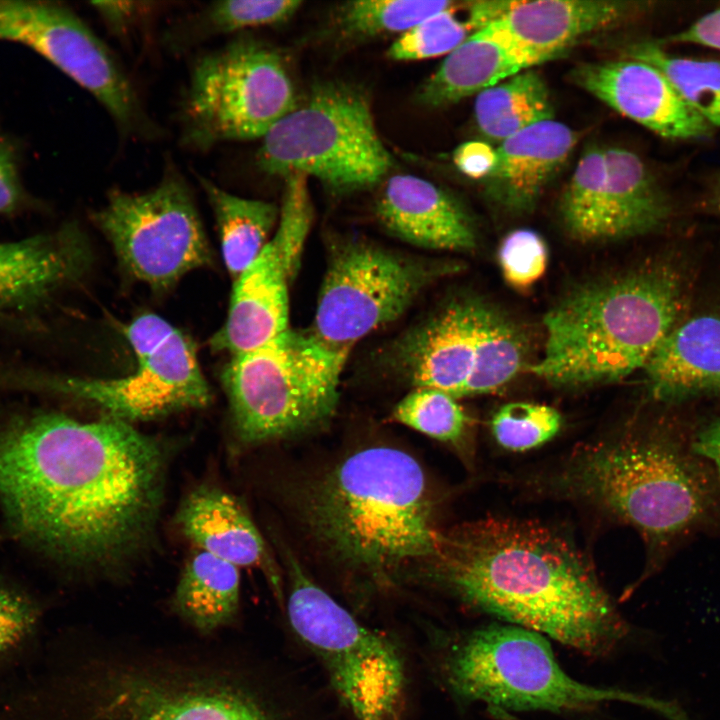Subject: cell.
Wrapping results in <instances>:
<instances>
[{
	"label": "cell",
	"mask_w": 720,
	"mask_h": 720,
	"mask_svg": "<svg viewBox=\"0 0 720 720\" xmlns=\"http://www.w3.org/2000/svg\"><path fill=\"white\" fill-rule=\"evenodd\" d=\"M167 461L160 440L114 418L26 416L0 429V504L25 540L113 574L151 544Z\"/></svg>",
	"instance_id": "cell-1"
},
{
	"label": "cell",
	"mask_w": 720,
	"mask_h": 720,
	"mask_svg": "<svg viewBox=\"0 0 720 720\" xmlns=\"http://www.w3.org/2000/svg\"><path fill=\"white\" fill-rule=\"evenodd\" d=\"M426 567L470 607L583 653H606L627 632L584 555L534 521L487 517L442 531Z\"/></svg>",
	"instance_id": "cell-2"
},
{
	"label": "cell",
	"mask_w": 720,
	"mask_h": 720,
	"mask_svg": "<svg viewBox=\"0 0 720 720\" xmlns=\"http://www.w3.org/2000/svg\"><path fill=\"white\" fill-rule=\"evenodd\" d=\"M298 511L329 560L379 586L426 566L442 532L423 468L386 445L358 449L314 476L302 486Z\"/></svg>",
	"instance_id": "cell-3"
},
{
	"label": "cell",
	"mask_w": 720,
	"mask_h": 720,
	"mask_svg": "<svg viewBox=\"0 0 720 720\" xmlns=\"http://www.w3.org/2000/svg\"><path fill=\"white\" fill-rule=\"evenodd\" d=\"M546 482L635 528L650 570L688 537L720 527L719 477L691 441L665 427L630 428L584 444Z\"/></svg>",
	"instance_id": "cell-4"
},
{
	"label": "cell",
	"mask_w": 720,
	"mask_h": 720,
	"mask_svg": "<svg viewBox=\"0 0 720 720\" xmlns=\"http://www.w3.org/2000/svg\"><path fill=\"white\" fill-rule=\"evenodd\" d=\"M679 302L678 275L663 265L585 283L545 315L544 353L530 369L563 388L618 381L644 368Z\"/></svg>",
	"instance_id": "cell-5"
},
{
	"label": "cell",
	"mask_w": 720,
	"mask_h": 720,
	"mask_svg": "<svg viewBox=\"0 0 720 720\" xmlns=\"http://www.w3.org/2000/svg\"><path fill=\"white\" fill-rule=\"evenodd\" d=\"M440 669L456 699L512 711H587L608 702L640 705L678 720L664 701L572 678L544 636L517 625H490L458 635L445 648Z\"/></svg>",
	"instance_id": "cell-6"
},
{
	"label": "cell",
	"mask_w": 720,
	"mask_h": 720,
	"mask_svg": "<svg viewBox=\"0 0 720 720\" xmlns=\"http://www.w3.org/2000/svg\"><path fill=\"white\" fill-rule=\"evenodd\" d=\"M348 354L308 330L232 355L222 372L237 441L257 445L311 431L334 414Z\"/></svg>",
	"instance_id": "cell-7"
},
{
	"label": "cell",
	"mask_w": 720,
	"mask_h": 720,
	"mask_svg": "<svg viewBox=\"0 0 720 720\" xmlns=\"http://www.w3.org/2000/svg\"><path fill=\"white\" fill-rule=\"evenodd\" d=\"M394 164L366 93L341 81L314 87L262 137L257 165L265 173H300L335 196L375 187Z\"/></svg>",
	"instance_id": "cell-8"
},
{
	"label": "cell",
	"mask_w": 720,
	"mask_h": 720,
	"mask_svg": "<svg viewBox=\"0 0 720 720\" xmlns=\"http://www.w3.org/2000/svg\"><path fill=\"white\" fill-rule=\"evenodd\" d=\"M286 610L297 638L320 661L355 720H398L406 677L398 648L318 586L289 552Z\"/></svg>",
	"instance_id": "cell-9"
},
{
	"label": "cell",
	"mask_w": 720,
	"mask_h": 720,
	"mask_svg": "<svg viewBox=\"0 0 720 720\" xmlns=\"http://www.w3.org/2000/svg\"><path fill=\"white\" fill-rule=\"evenodd\" d=\"M296 103L279 52L238 36L194 62L180 109L182 144L206 150L262 138Z\"/></svg>",
	"instance_id": "cell-10"
},
{
	"label": "cell",
	"mask_w": 720,
	"mask_h": 720,
	"mask_svg": "<svg viewBox=\"0 0 720 720\" xmlns=\"http://www.w3.org/2000/svg\"><path fill=\"white\" fill-rule=\"evenodd\" d=\"M459 269L456 262L409 256L367 240H337L309 331L349 355L358 341L398 319L425 289Z\"/></svg>",
	"instance_id": "cell-11"
},
{
	"label": "cell",
	"mask_w": 720,
	"mask_h": 720,
	"mask_svg": "<svg viewBox=\"0 0 720 720\" xmlns=\"http://www.w3.org/2000/svg\"><path fill=\"white\" fill-rule=\"evenodd\" d=\"M91 217L126 271L153 288L166 289L212 263L191 191L174 168L144 193L112 189Z\"/></svg>",
	"instance_id": "cell-12"
},
{
	"label": "cell",
	"mask_w": 720,
	"mask_h": 720,
	"mask_svg": "<svg viewBox=\"0 0 720 720\" xmlns=\"http://www.w3.org/2000/svg\"><path fill=\"white\" fill-rule=\"evenodd\" d=\"M0 40L34 50L87 90L123 136L153 133V124L118 59L68 7L49 1L0 0Z\"/></svg>",
	"instance_id": "cell-13"
},
{
	"label": "cell",
	"mask_w": 720,
	"mask_h": 720,
	"mask_svg": "<svg viewBox=\"0 0 720 720\" xmlns=\"http://www.w3.org/2000/svg\"><path fill=\"white\" fill-rule=\"evenodd\" d=\"M135 371L110 379L53 375L0 376V384L62 393L102 409L107 417L131 424L206 407L209 386L191 340L176 329L154 351L136 358Z\"/></svg>",
	"instance_id": "cell-14"
},
{
	"label": "cell",
	"mask_w": 720,
	"mask_h": 720,
	"mask_svg": "<svg viewBox=\"0 0 720 720\" xmlns=\"http://www.w3.org/2000/svg\"><path fill=\"white\" fill-rule=\"evenodd\" d=\"M89 720H274L223 683L124 669L103 677Z\"/></svg>",
	"instance_id": "cell-15"
},
{
	"label": "cell",
	"mask_w": 720,
	"mask_h": 720,
	"mask_svg": "<svg viewBox=\"0 0 720 720\" xmlns=\"http://www.w3.org/2000/svg\"><path fill=\"white\" fill-rule=\"evenodd\" d=\"M488 303L457 297L409 329L393 345V369L414 388L463 397L472 373Z\"/></svg>",
	"instance_id": "cell-16"
},
{
	"label": "cell",
	"mask_w": 720,
	"mask_h": 720,
	"mask_svg": "<svg viewBox=\"0 0 720 720\" xmlns=\"http://www.w3.org/2000/svg\"><path fill=\"white\" fill-rule=\"evenodd\" d=\"M569 78L623 116L669 139H697L711 125L654 66L635 59L582 63Z\"/></svg>",
	"instance_id": "cell-17"
},
{
	"label": "cell",
	"mask_w": 720,
	"mask_h": 720,
	"mask_svg": "<svg viewBox=\"0 0 720 720\" xmlns=\"http://www.w3.org/2000/svg\"><path fill=\"white\" fill-rule=\"evenodd\" d=\"M376 219L391 236L432 250L469 251L476 231L463 205L435 183L410 174L389 177L374 205Z\"/></svg>",
	"instance_id": "cell-18"
},
{
	"label": "cell",
	"mask_w": 720,
	"mask_h": 720,
	"mask_svg": "<svg viewBox=\"0 0 720 720\" xmlns=\"http://www.w3.org/2000/svg\"><path fill=\"white\" fill-rule=\"evenodd\" d=\"M91 252L76 224L19 241L0 242V312L25 311L86 272Z\"/></svg>",
	"instance_id": "cell-19"
},
{
	"label": "cell",
	"mask_w": 720,
	"mask_h": 720,
	"mask_svg": "<svg viewBox=\"0 0 720 720\" xmlns=\"http://www.w3.org/2000/svg\"><path fill=\"white\" fill-rule=\"evenodd\" d=\"M290 279L283 255L271 239L235 279L226 320L209 342L212 349L236 355L289 329Z\"/></svg>",
	"instance_id": "cell-20"
},
{
	"label": "cell",
	"mask_w": 720,
	"mask_h": 720,
	"mask_svg": "<svg viewBox=\"0 0 720 720\" xmlns=\"http://www.w3.org/2000/svg\"><path fill=\"white\" fill-rule=\"evenodd\" d=\"M175 522L196 548L238 568L261 569L276 598L284 603L278 570L258 528L235 496L215 486H199L184 498Z\"/></svg>",
	"instance_id": "cell-21"
},
{
	"label": "cell",
	"mask_w": 720,
	"mask_h": 720,
	"mask_svg": "<svg viewBox=\"0 0 720 720\" xmlns=\"http://www.w3.org/2000/svg\"><path fill=\"white\" fill-rule=\"evenodd\" d=\"M577 140L569 126L549 119L502 141L495 166L484 180L487 197L509 213L530 212Z\"/></svg>",
	"instance_id": "cell-22"
},
{
	"label": "cell",
	"mask_w": 720,
	"mask_h": 720,
	"mask_svg": "<svg viewBox=\"0 0 720 720\" xmlns=\"http://www.w3.org/2000/svg\"><path fill=\"white\" fill-rule=\"evenodd\" d=\"M642 2L621 0L519 1L494 23L532 60L548 61L576 40L630 19Z\"/></svg>",
	"instance_id": "cell-23"
},
{
	"label": "cell",
	"mask_w": 720,
	"mask_h": 720,
	"mask_svg": "<svg viewBox=\"0 0 720 720\" xmlns=\"http://www.w3.org/2000/svg\"><path fill=\"white\" fill-rule=\"evenodd\" d=\"M651 395L676 402L720 386V314L700 315L673 327L644 366Z\"/></svg>",
	"instance_id": "cell-24"
},
{
	"label": "cell",
	"mask_w": 720,
	"mask_h": 720,
	"mask_svg": "<svg viewBox=\"0 0 720 720\" xmlns=\"http://www.w3.org/2000/svg\"><path fill=\"white\" fill-rule=\"evenodd\" d=\"M532 66L529 56L491 24L470 34L445 57L418 89L417 100L432 108L447 106Z\"/></svg>",
	"instance_id": "cell-25"
},
{
	"label": "cell",
	"mask_w": 720,
	"mask_h": 720,
	"mask_svg": "<svg viewBox=\"0 0 720 720\" xmlns=\"http://www.w3.org/2000/svg\"><path fill=\"white\" fill-rule=\"evenodd\" d=\"M607 181L602 241L634 237L661 227L670 203L643 160L622 147L604 148Z\"/></svg>",
	"instance_id": "cell-26"
},
{
	"label": "cell",
	"mask_w": 720,
	"mask_h": 720,
	"mask_svg": "<svg viewBox=\"0 0 720 720\" xmlns=\"http://www.w3.org/2000/svg\"><path fill=\"white\" fill-rule=\"evenodd\" d=\"M171 605L201 634L232 624L240 605L239 568L195 547L185 562Z\"/></svg>",
	"instance_id": "cell-27"
},
{
	"label": "cell",
	"mask_w": 720,
	"mask_h": 720,
	"mask_svg": "<svg viewBox=\"0 0 720 720\" xmlns=\"http://www.w3.org/2000/svg\"><path fill=\"white\" fill-rule=\"evenodd\" d=\"M213 210L222 257L236 279L261 253L278 218L274 203L242 198L199 177Z\"/></svg>",
	"instance_id": "cell-28"
},
{
	"label": "cell",
	"mask_w": 720,
	"mask_h": 720,
	"mask_svg": "<svg viewBox=\"0 0 720 720\" xmlns=\"http://www.w3.org/2000/svg\"><path fill=\"white\" fill-rule=\"evenodd\" d=\"M474 115L481 134L501 143L527 127L553 119L554 108L543 78L525 69L477 94Z\"/></svg>",
	"instance_id": "cell-29"
},
{
	"label": "cell",
	"mask_w": 720,
	"mask_h": 720,
	"mask_svg": "<svg viewBox=\"0 0 720 720\" xmlns=\"http://www.w3.org/2000/svg\"><path fill=\"white\" fill-rule=\"evenodd\" d=\"M529 345L520 325L489 304L463 396L494 392L509 383L527 360Z\"/></svg>",
	"instance_id": "cell-30"
},
{
	"label": "cell",
	"mask_w": 720,
	"mask_h": 720,
	"mask_svg": "<svg viewBox=\"0 0 720 720\" xmlns=\"http://www.w3.org/2000/svg\"><path fill=\"white\" fill-rule=\"evenodd\" d=\"M301 4L298 0L213 2L175 26L166 41L180 49L213 36L279 24L292 17Z\"/></svg>",
	"instance_id": "cell-31"
},
{
	"label": "cell",
	"mask_w": 720,
	"mask_h": 720,
	"mask_svg": "<svg viewBox=\"0 0 720 720\" xmlns=\"http://www.w3.org/2000/svg\"><path fill=\"white\" fill-rule=\"evenodd\" d=\"M626 55L657 68L711 126H720L719 61L675 57L656 42L632 44Z\"/></svg>",
	"instance_id": "cell-32"
},
{
	"label": "cell",
	"mask_w": 720,
	"mask_h": 720,
	"mask_svg": "<svg viewBox=\"0 0 720 720\" xmlns=\"http://www.w3.org/2000/svg\"><path fill=\"white\" fill-rule=\"evenodd\" d=\"M606 181L604 148L591 146L581 155L560 198V217L573 238L602 241Z\"/></svg>",
	"instance_id": "cell-33"
},
{
	"label": "cell",
	"mask_w": 720,
	"mask_h": 720,
	"mask_svg": "<svg viewBox=\"0 0 720 720\" xmlns=\"http://www.w3.org/2000/svg\"><path fill=\"white\" fill-rule=\"evenodd\" d=\"M452 3L443 0L349 1L336 8L335 24L343 37L352 40L401 36Z\"/></svg>",
	"instance_id": "cell-34"
},
{
	"label": "cell",
	"mask_w": 720,
	"mask_h": 720,
	"mask_svg": "<svg viewBox=\"0 0 720 720\" xmlns=\"http://www.w3.org/2000/svg\"><path fill=\"white\" fill-rule=\"evenodd\" d=\"M392 417L431 438L469 449V418L456 398L431 388H414L395 406Z\"/></svg>",
	"instance_id": "cell-35"
},
{
	"label": "cell",
	"mask_w": 720,
	"mask_h": 720,
	"mask_svg": "<svg viewBox=\"0 0 720 720\" xmlns=\"http://www.w3.org/2000/svg\"><path fill=\"white\" fill-rule=\"evenodd\" d=\"M562 417L553 407L529 402L503 405L493 415L490 428L495 441L510 451H527L553 439Z\"/></svg>",
	"instance_id": "cell-36"
},
{
	"label": "cell",
	"mask_w": 720,
	"mask_h": 720,
	"mask_svg": "<svg viewBox=\"0 0 720 720\" xmlns=\"http://www.w3.org/2000/svg\"><path fill=\"white\" fill-rule=\"evenodd\" d=\"M453 4L402 34L387 51L389 58L411 61L448 55L471 32L467 19L461 20Z\"/></svg>",
	"instance_id": "cell-37"
},
{
	"label": "cell",
	"mask_w": 720,
	"mask_h": 720,
	"mask_svg": "<svg viewBox=\"0 0 720 720\" xmlns=\"http://www.w3.org/2000/svg\"><path fill=\"white\" fill-rule=\"evenodd\" d=\"M307 178L300 173L286 176L280 221L272 240L280 249L291 277L300 263L312 221Z\"/></svg>",
	"instance_id": "cell-38"
},
{
	"label": "cell",
	"mask_w": 720,
	"mask_h": 720,
	"mask_svg": "<svg viewBox=\"0 0 720 720\" xmlns=\"http://www.w3.org/2000/svg\"><path fill=\"white\" fill-rule=\"evenodd\" d=\"M498 258L504 279L512 287L524 289L544 274L548 259L547 247L535 231L518 229L504 238Z\"/></svg>",
	"instance_id": "cell-39"
},
{
	"label": "cell",
	"mask_w": 720,
	"mask_h": 720,
	"mask_svg": "<svg viewBox=\"0 0 720 720\" xmlns=\"http://www.w3.org/2000/svg\"><path fill=\"white\" fill-rule=\"evenodd\" d=\"M37 620L38 610L31 600L0 584V655L24 640Z\"/></svg>",
	"instance_id": "cell-40"
},
{
	"label": "cell",
	"mask_w": 720,
	"mask_h": 720,
	"mask_svg": "<svg viewBox=\"0 0 720 720\" xmlns=\"http://www.w3.org/2000/svg\"><path fill=\"white\" fill-rule=\"evenodd\" d=\"M176 329L162 317L147 313L134 319L124 332L135 358H138L161 346Z\"/></svg>",
	"instance_id": "cell-41"
},
{
	"label": "cell",
	"mask_w": 720,
	"mask_h": 720,
	"mask_svg": "<svg viewBox=\"0 0 720 720\" xmlns=\"http://www.w3.org/2000/svg\"><path fill=\"white\" fill-rule=\"evenodd\" d=\"M23 200L15 149L0 136V214L14 212Z\"/></svg>",
	"instance_id": "cell-42"
},
{
	"label": "cell",
	"mask_w": 720,
	"mask_h": 720,
	"mask_svg": "<svg viewBox=\"0 0 720 720\" xmlns=\"http://www.w3.org/2000/svg\"><path fill=\"white\" fill-rule=\"evenodd\" d=\"M496 149L484 141H468L453 153L456 168L472 179H486L496 163Z\"/></svg>",
	"instance_id": "cell-43"
},
{
	"label": "cell",
	"mask_w": 720,
	"mask_h": 720,
	"mask_svg": "<svg viewBox=\"0 0 720 720\" xmlns=\"http://www.w3.org/2000/svg\"><path fill=\"white\" fill-rule=\"evenodd\" d=\"M669 42L694 43L720 50V7L703 15Z\"/></svg>",
	"instance_id": "cell-44"
},
{
	"label": "cell",
	"mask_w": 720,
	"mask_h": 720,
	"mask_svg": "<svg viewBox=\"0 0 720 720\" xmlns=\"http://www.w3.org/2000/svg\"><path fill=\"white\" fill-rule=\"evenodd\" d=\"M148 2L110 1L93 2L95 10L101 15L110 28L118 33L126 31L138 16L150 10L145 7Z\"/></svg>",
	"instance_id": "cell-45"
},
{
	"label": "cell",
	"mask_w": 720,
	"mask_h": 720,
	"mask_svg": "<svg viewBox=\"0 0 720 720\" xmlns=\"http://www.w3.org/2000/svg\"><path fill=\"white\" fill-rule=\"evenodd\" d=\"M519 1L480 0L469 2L466 7L467 23L472 33L504 18Z\"/></svg>",
	"instance_id": "cell-46"
},
{
	"label": "cell",
	"mask_w": 720,
	"mask_h": 720,
	"mask_svg": "<svg viewBox=\"0 0 720 720\" xmlns=\"http://www.w3.org/2000/svg\"><path fill=\"white\" fill-rule=\"evenodd\" d=\"M691 448L713 467L720 479V415L696 433L691 441Z\"/></svg>",
	"instance_id": "cell-47"
},
{
	"label": "cell",
	"mask_w": 720,
	"mask_h": 720,
	"mask_svg": "<svg viewBox=\"0 0 720 720\" xmlns=\"http://www.w3.org/2000/svg\"><path fill=\"white\" fill-rule=\"evenodd\" d=\"M716 204H717V207L720 209V184L718 185V188L716 191Z\"/></svg>",
	"instance_id": "cell-48"
},
{
	"label": "cell",
	"mask_w": 720,
	"mask_h": 720,
	"mask_svg": "<svg viewBox=\"0 0 720 720\" xmlns=\"http://www.w3.org/2000/svg\"><path fill=\"white\" fill-rule=\"evenodd\" d=\"M718 391H720V386H719V388H718Z\"/></svg>",
	"instance_id": "cell-49"
}]
</instances>
